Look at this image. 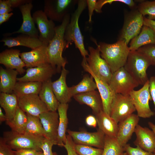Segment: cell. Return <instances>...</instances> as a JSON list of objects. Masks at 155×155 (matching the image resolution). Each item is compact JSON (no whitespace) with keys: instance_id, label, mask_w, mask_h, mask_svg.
Segmentation results:
<instances>
[{"instance_id":"1","label":"cell","mask_w":155,"mask_h":155,"mask_svg":"<svg viewBox=\"0 0 155 155\" xmlns=\"http://www.w3.org/2000/svg\"><path fill=\"white\" fill-rule=\"evenodd\" d=\"M70 21V16L67 14L61 24L56 26L55 35L47 46V53L49 63L56 67L58 73L61 72L62 68L67 63L66 59L63 57L62 53L66 44L64 38L65 30Z\"/></svg>"},{"instance_id":"2","label":"cell","mask_w":155,"mask_h":155,"mask_svg":"<svg viewBox=\"0 0 155 155\" xmlns=\"http://www.w3.org/2000/svg\"><path fill=\"white\" fill-rule=\"evenodd\" d=\"M96 44L101 57L106 62L113 73L124 66L130 50L124 42L118 40L113 44L100 42Z\"/></svg>"},{"instance_id":"3","label":"cell","mask_w":155,"mask_h":155,"mask_svg":"<svg viewBox=\"0 0 155 155\" xmlns=\"http://www.w3.org/2000/svg\"><path fill=\"white\" fill-rule=\"evenodd\" d=\"M87 5L86 0L78 1L77 7L72 14L70 22L67 26L64 36L66 48H68L69 45L74 43L83 58L85 59L88 56L89 53L85 48L83 37L79 26L78 20L81 14Z\"/></svg>"},{"instance_id":"4","label":"cell","mask_w":155,"mask_h":155,"mask_svg":"<svg viewBox=\"0 0 155 155\" xmlns=\"http://www.w3.org/2000/svg\"><path fill=\"white\" fill-rule=\"evenodd\" d=\"M5 143L13 150L24 148L42 151L41 146L45 138L25 133H20L12 131H5L2 137Z\"/></svg>"},{"instance_id":"5","label":"cell","mask_w":155,"mask_h":155,"mask_svg":"<svg viewBox=\"0 0 155 155\" xmlns=\"http://www.w3.org/2000/svg\"><path fill=\"white\" fill-rule=\"evenodd\" d=\"M150 65L143 55L137 51H130L124 67L139 85H143L149 80L147 70Z\"/></svg>"},{"instance_id":"6","label":"cell","mask_w":155,"mask_h":155,"mask_svg":"<svg viewBox=\"0 0 155 155\" xmlns=\"http://www.w3.org/2000/svg\"><path fill=\"white\" fill-rule=\"evenodd\" d=\"M88 49L89 53L86 60L89 67L99 78L109 84L113 73L106 62L101 57L98 46L96 49L89 46Z\"/></svg>"},{"instance_id":"7","label":"cell","mask_w":155,"mask_h":155,"mask_svg":"<svg viewBox=\"0 0 155 155\" xmlns=\"http://www.w3.org/2000/svg\"><path fill=\"white\" fill-rule=\"evenodd\" d=\"M108 84L115 94L125 95L139 85L124 67L113 73Z\"/></svg>"},{"instance_id":"8","label":"cell","mask_w":155,"mask_h":155,"mask_svg":"<svg viewBox=\"0 0 155 155\" xmlns=\"http://www.w3.org/2000/svg\"><path fill=\"white\" fill-rule=\"evenodd\" d=\"M129 95L139 117L149 118L154 115L149 104L152 100L149 90L148 80L138 90H133Z\"/></svg>"},{"instance_id":"9","label":"cell","mask_w":155,"mask_h":155,"mask_svg":"<svg viewBox=\"0 0 155 155\" xmlns=\"http://www.w3.org/2000/svg\"><path fill=\"white\" fill-rule=\"evenodd\" d=\"M144 18L138 10L129 13L125 19L118 40L123 41L128 45L140 32L144 25Z\"/></svg>"},{"instance_id":"10","label":"cell","mask_w":155,"mask_h":155,"mask_svg":"<svg viewBox=\"0 0 155 155\" xmlns=\"http://www.w3.org/2000/svg\"><path fill=\"white\" fill-rule=\"evenodd\" d=\"M135 111L129 95L115 94L111 105L110 115L117 123Z\"/></svg>"},{"instance_id":"11","label":"cell","mask_w":155,"mask_h":155,"mask_svg":"<svg viewBox=\"0 0 155 155\" xmlns=\"http://www.w3.org/2000/svg\"><path fill=\"white\" fill-rule=\"evenodd\" d=\"M32 17L38 28L39 39L44 44L48 46L55 34V24L49 20L44 11L41 10L35 11Z\"/></svg>"},{"instance_id":"12","label":"cell","mask_w":155,"mask_h":155,"mask_svg":"<svg viewBox=\"0 0 155 155\" xmlns=\"http://www.w3.org/2000/svg\"><path fill=\"white\" fill-rule=\"evenodd\" d=\"M76 2L72 0H45L44 11L50 20L62 22Z\"/></svg>"},{"instance_id":"13","label":"cell","mask_w":155,"mask_h":155,"mask_svg":"<svg viewBox=\"0 0 155 155\" xmlns=\"http://www.w3.org/2000/svg\"><path fill=\"white\" fill-rule=\"evenodd\" d=\"M67 132L75 144L94 146L102 149L104 148L105 135L99 129L93 132L84 131H74L69 129Z\"/></svg>"},{"instance_id":"14","label":"cell","mask_w":155,"mask_h":155,"mask_svg":"<svg viewBox=\"0 0 155 155\" xmlns=\"http://www.w3.org/2000/svg\"><path fill=\"white\" fill-rule=\"evenodd\" d=\"M82 65L84 70L93 77L101 97L103 111L110 115L111 105L115 94L108 83L101 80L94 74L89 67L86 59L83 58Z\"/></svg>"},{"instance_id":"15","label":"cell","mask_w":155,"mask_h":155,"mask_svg":"<svg viewBox=\"0 0 155 155\" xmlns=\"http://www.w3.org/2000/svg\"><path fill=\"white\" fill-rule=\"evenodd\" d=\"M58 73L56 67L49 63L42 66L27 68L26 74L18 78V82H35L43 83L51 79Z\"/></svg>"},{"instance_id":"16","label":"cell","mask_w":155,"mask_h":155,"mask_svg":"<svg viewBox=\"0 0 155 155\" xmlns=\"http://www.w3.org/2000/svg\"><path fill=\"white\" fill-rule=\"evenodd\" d=\"M19 107L26 113L39 117L49 111L38 94H32L17 97Z\"/></svg>"},{"instance_id":"17","label":"cell","mask_w":155,"mask_h":155,"mask_svg":"<svg viewBox=\"0 0 155 155\" xmlns=\"http://www.w3.org/2000/svg\"><path fill=\"white\" fill-rule=\"evenodd\" d=\"M33 7L32 2H31L22 5L19 7L22 17V24L17 31L11 33L6 34L7 36L15 34L21 33L38 38L39 32L38 29L35 27V23L31 14Z\"/></svg>"},{"instance_id":"18","label":"cell","mask_w":155,"mask_h":155,"mask_svg":"<svg viewBox=\"0 0 155 155\" xmlns=\"http://www.w3.org/2000/svg\"><path fill=\"white\" fill-rule=\"evenodd\" d=\"M47 46L43 44L30 51L20 53V57L25 64L26 68L34 67L50 63Z\"/></svg>"},{"instance_id":"19","label":"cell","mask_w":155,"mask_h":155,"mask_svg":"<svg viewBox=\"0 0 155 155\" xmlns=\"http://www.w3.org/2000/svg\"><path fill=\"white\" fill-rule=\"evenodd\" d=\"M139 121V117L137 115L133 113L119 123L116 139L122 147L124 148L127 144L134 132Z\"/></svg>"},{"instance_id":"20","label":"cell","mask_w":155,"mask_h":155,"mask_svg":"<svg viewBox=\"0 0 155 155\" xmlns=\"http://www.w3.org/2000/svg\"><path fill=\"white\" fill-rule=\"evenodd\" d=\"M39 117L43 128L44 137L57 145L59 123L58 113L48 111L41 114Z\"/></svg>"},{"instance_id":"21","label":"cell","mask_w":155,"mask_h":155,"mask_svg":"<svg viewBox=\"0 0 155 155\" xmlns=\"http://www.w3.org/2000/svg\"><path fill=\"white\" fill-rule=\"evenodd\" d=\"M20 51L18 49H6L0 53V63L7 69H14L19 74H24L26 70V65L20 56Z\"/></svg>"},{"instance_id":"22","label":"cell","mask_w":155,"mask_h":155,"mask_svg":"<svg viewBox=\"0 0 155 155\" xmlns=\"http://www.w3.org/2000/svg\"><path fill=\"white\" fill-rule=\"evenodd\" d=\"M134 133L136 137L134 142L135 145L146 151L154 153L155 152V134L153 131L138 124Z\"/></svg>"},{"instance_id":"23","label":"cell","mask_w":155,"mask_h":155,"mask_svg":"<svg viewBox=\"0 0 155 155\" xmlns=\"http://www.w3.org/2000/svg\"><path fill=\"white\" fill-rule=\"evenodd\" d=\"M68 71L65 67L62 68L61 74L57 80L51 82V86L55 95L59 103H68L71 100L69 87L67 85L66 78Z\"/></svg>"},{"instance_id":"24","label":"cell","mask_w":155,"mask_h":155,"mask_svg":"<svg viewBox=\"0 0 155 155\" xmlns=\"http://www.w3.org/2000/svg\"><path fill=\"white\" fill-rule=\"evenodd\" d=\"M75 100L81 104H85L90 107L95 115L103 110L101 96L99 92L94 90L75 95Z\"/></svg>"},{"instance_id":"25","label":"cell","mask_w":155,"mask_h":155,"mask_svg":"<svg viewBox=\"0 0 155 155\" xmlns=\"http://www.w3.org/2000/svg\"><path fill=\"white\" fill-rule=\"evenodd\" d=\"M0 41L4 42V46L9 48L23 46L29 48L32 50L44 44L38 38L23 34H21L16 37H5Z\"/></svg>"},{"instance_id":"26","label":"cell","mask_w":155,"mask_h":155,"mask_svg":"<svg viewBox=\"0 0 155 155\" xmlns=\"http://www.w3.org/2000/svg\"><path fill=\"white\" fill-rule=\"evenodd\" d=\"M95 116L98 129L105 135L116 138L118 130V123L103 110Z\"/></svg>"},{"instance_id":"27","label":"cell","mask_w":155,"mask_h":155,"mask_svg":"<svg viewBox=\"0 0 155 155\" xmlns=\"http://www.w3.org/2000/svg\"><path fill=\"white\" fill-rule=\"evenodd\" d=\"M150 44H155V33L150 28L144 25L139 34L131 40L129 47L130 51H136Z\"/></svg>"},{"instance_id":"28","label":"cell","mask_w":155,"mask_h":155,"mask_svg":"<svg viewBox=\"0 0 155 155\" xmlns=\"http://www.w3.org/2000/svg\"><path fill=\"white\" fill-rule=\"evenodd\" d=\"M19 74L15 70L0 67V92L11 94L17 82Z\"/></svg>"},{"instance_id":"29","label":"cell","mask_w":155,"mask_h":155,"mask_svg":"<svg viewBox=\"0 0 155 155\" xmlns=\"http://www.w3.org/2000/svg\"><path fill=\"white\" fill-rule=\"evenodd\" d=\"M51 82L50 79L42 83L38 95L41 100L46 104L49 111L56 112L59 103L51 88Z\"/></svg>"},{"instance_id":"30","label":"cell","mask_w":155,"mask_h":155,"mask_svg":"<svg viewBox=\"0 0 155 155\" xmlns=\"http://www.w3.org/2000/svg\"><path fill=\"white\" fill-rule=\"evenodd\" d=\"M68 108V103H59L57 110L59 115V123L57 138V145L63 146L67 139L66 134L68 124L67 112Z\"/></svg>"},{"instance_id":"31","label":"cell","mask_w":155,"mask_h":155,"mask_svg":"<svg viewBox=\"0 0 155 155\" xmlns=\"http://www.w3.org/2000/svg\"><path fill=\"white\" fill-rule=\"evenodd\" d=\"M0 105L5 112L7 119H12L18 108L17 96L14 93L7 94L1 92Z\"/></svg>"},{"instance_id":"32","label":"cell","mask_w":155,"mask_h":155,"mask_svg":"<svg viewBox=\"0 0 155 155\" xmlns=\"http://www.w3.org/2000/svg\"><path fill=\"white\" fill-rule=\"evenodd\" d=\"M42 83L35 82H18L13 93L17 97L32 94H38Z\"/></svg>"},{"instance_id":"33","label":"cell","mask_w":155,"mask_h":155,"mask_svg":"<svg viewBox=\"0 0 155 155\" xmlns=\"http://www.w3.org/2000/svg\"><path fill=\"white\" fill-rule=\"evenodd\" d=\"M93 77L88 74L84 75L82 80L77 85L69 87L71 97L76 94L95 90L97 86Z\"/></svg>"},{"instance_id":"34","label":"cell","mask_w":155,"mask_h":155,"mask_svg":"<svg viewBox=\"0 0 155 155\" xmlns=\"http://www.w3.org/2000/svg\"><path fill=\"white\" fill-rule=\"evenodd\" d=\"M27 120L26 113L18 107L13 118L10 120H7L5 122L11 131L22 133H24Z\"/></svg>"},{"instance_id":"35","label":"cell","mask_w":155,"mask_h":155,"mask_svg":"<svg viewBox=\"0 0 155 155\" xmlns=\"http://www.w3.org/2000/svg\"><path fill=\"white\" fill-rule=\"evenodd\" d=\"M26 114L27 120L24 133L44 137L43 128L39 117Z\"/></svg>"},{"instance_id":"36","label":"cell","mask_w":155,"mask_h":155,"mask_svg":"<svg viewBox=\"0 0 155 155\" xmlns=\"http://www.w3.org/2000/svg\"><path fill=\"white\" fill-rule=\"evenodd\" d=\"M124 151V148L119 144L116 138L105 136L102 155H121Z\"/></svg>"},{"instance_id":"37","label":"cell","mask_w":155,"mask_h":155,"mask_svg":"<svg viewBox=\"0 0 155 155\" xmlns=\"http://www.w3.org/2000/svg\"><path fill=\"white\" fill-rule=\"evenodd\" d=\"M137 10L144 16L147 15V18L155 20V0L142 2L139 4Z\"/></svg>"},{"instance_id":"38","label":"cell","mask_w":155,"mask_h":155,"mask_svg":"<svg viewBox=\"0 0 155 155\" xmlns=\"http://www.w3.org/2000/svg\"><path fill=\"white\" fill-rule=\"evenodd\" d=\"M74 149L79 155H102L103 149L74 143Z\"/></svg>"},{"instance_id":"39","label":"cell","mask_w":155,"mask_h":155,"mask_svg":"<svg viewBox=\"0 0 155 155\" xmlns=\"http://www.w3.org/2000/svg\"><path fill=\"white\" fill-rule=\"evenodd\" d=\"M137 51L147 59L150 65H155V44L144 46L139 48Z\"/></svg>"},{"instance_id":"40","label":"cell","mask_w":155,"mask_h":155,"mask_svg":"<svg viewBox=\"0 0 155 155\" xmlns=\"http://www.w3.org/2000/svg\"><path fill=\"white\" fill-rule=\"evenodd\" d=\"M114 2L123 3L131 8L134 7L135 5L134 1L132 0H100L97 1L95 11L97 13H101V9L104 5L107 3L111 4Z\"/></svg>"},{"instance_id":"41","label":"cell","mask_w":155,"mask_h":155,"mask_svg":"<svg viewBox=\"0 0 155 155\" xmlns=\"http://www.w3.org/2000/svg\"><path fill=\"white\" fill-rule=\"evenodd\" d=\"M124 150L128 155H154V153L146 151L138 146L134 148L127 144L124 147Z\"/></svg>"},{"instance_id":"42","label":"cell","mask_w":155,"mask_h":155,"mask_svg":"<svg viewBox=\"0 0 155 155\" xmlns=\"http://www.w3.org/2000/svg\"><path fill=\"white\" fill-rule=\"evenodd\" d=\"M54 145H55L54 142L44 138L41 147L44 155H57L52 151V147Z\"/></svg>"},{"instance_id":"43","label":"cell","mask_w":155,"mask_h":155,"mask_svg":"<svg viewBox=\"0 0 155 155\" xmlns=\"http://www.w3.org/2000/svg\"><path fill=\"white\" fill-rule=\"evenodd\" d=\"M66 136V140L63 147L67 151V155H79L74 149V143L71 137L69 134Z\"/></svg>"},{"instance_id":"44","label":"cell","mask_w":155,"mask_h":155,"mask_svg":"<svg viewBox=\"0 0 155 155\" xmlns=\"http://www.w3.org/2000/svg\"><path fill=\"white\" fill-rule=\"evenodd\" d=\"M0 155H15L14 150L5 143L2 137L0 139Z\"/></svg>"},{"instance_id":"45","label":"cell","mask_w":155,"mask_h":155,"mask_svg":"<svg viewBox=\"0 0 155 155\" xmlns=\"http://www.w3.org/2000/svg\"><path fill=\"white\" fill-rule=\"evenodd\" d=\"M41 151L29 148L22 149L14 150L15 155H37Z\"/></svg>"},{"instance_id":"46","label":"cell","mask_w":155,"mask_h":155,"mask_svg":"<svg viewBox=\"0 0 155 155\" xmlns=\"http://www.w3.org/2000/svg\"><path fill=\"white\" fill-rule=\"evenodd\" d=\"M149 84L150 93L154 106L155 116V76L150 77L149 79Z\"/></svg>"},{"instance_id":"47","label":"cell","mask_w":155,"mask_h":155,"mask_svg":"<svg viewBox=\"0 0 155 155\" xmlns=\"http://www.w3.org/2000/svg\"><path fill=\"white\" fill-rule=\"evenodd\" d=\"M13 10L8 0H0V14L10 13Z\"/></svg>"},{"instance_id":"48","label":"cell","mask_w":155,"mask_h":155,"mask_svg":"<svg viewBox=\"0 0 155 155\" xmlns=\"http://www.w3.org/2000/svg\"><path fill=\"white\" fill-rule=\"evenodd\" d=\"M97 1L96 0H86L88 11L89 22L90 23L92 22V16L94 11L95 9Z\"/></svg>"},{"instance_id":"49","label":"cell","mask_w":155,"mask_h":155,"mask_svg":"<svg viewBox=\"0 0 155 155\" xmlns=\"http://www.w3.org/2000/svg\"><path fill=\"white\" fill-rule=\"evenodd\" d=\"M12 8L18 7L27 3L32 2L31 0H8Z\"/></svg>"},{"instance_id":"50","label":"cell","mask_w":155,"mask_h":155,"mask_svg":"<svg viewBox=\"0 0 155 155\" xmlns=\"http://www.w3.org/2000/svg\"><path fill=\"white\" fill-rule=\"evenodd\" d=\"M85 122L88 126L94 128H95L97 124L96 117L92 115H88L86 117Z\"/></svg>"},{"instance_id":"51","label":"cell","mask_w":155,"mask_h":155,"mask_svg":"<svg viewBox=\"0 0 155 155\" xmlns=\"http://www.w3.org/2000/svg\"><path fill=\"white\" fill-rule=\"evenodd\" d=\"M144 25L150 28L155 33V20H150L144 16Z\"/></svg>"},{"instance_id":"52","label":"cell","mask_w":155,"mask_h":155,"mask_svg":"<svg viewBox=\"0 0 155 155\" xmlns=\"http://www.w3.org/2000/svg\"><path fill=\"white\" fill-rule=\"evenodd\" d=\"M13 15L12 12L0 14V25L7 21Z\"/></svg>"},{"instance_id":"53","label":"cell","mask_w":155,"mask_h":155,"mask_svg":"<svg viewBox=\"0 0 155 155\" xmlns=\"http://www.w3.org/2000/svg\"><path fill=\"white\" fill-rule=\"evenodd\" d=\"M7 118L5 114H4L2 110L1 107L0 108V123L1 124L3 121H6Z\"/></svg>"},{"instance_id":"54","label":"cell","mask_w":155,"mask_h":155,"mask_svg":"<svg viewBox=\"0 0 155 155\" xmlns=\"http://www.w3.org/2000/svg\"><path fill=\"white\" fill-rule=\"evenodd\" d=\"M148 125L150 127L153 131L155 134V124L152 122L149 121L148 122ZM154 153H155V152Z\"/></svg>"},{"instance_id":"55","label":"cell","mask_w":155,"mask_h":155,"mask_svg":"<svg viewBox=\"0 0 155 155\" xmlns=\"http://www.w3.org/2000/svg\"><path fill=\"white\" fill-rule=\"evenodd\" d=\"M37 155H44L42 151L40 152L39 153H38Z\"/></svg>"},{"instance_id":"56","label":"cell","mask_w":155,"mask_h":155,"mask_svg":"<svg viewBox=\"0 0 155 155\" xmlns=\"http://www.w3.org/2000/svg\"><path fill=\"white\" fill-rule=\"evenodd\" d=\"M121 155H128L127 154L126 152H123Z\"/></svg>"},{"instance_id":"57","label":"cell","mask_w":155,"mask_h":155,"mask_svg":"<svg viewBox=\"0 0 155 155\" xmlns=\"http://www.w3.org/2000/svg\"><path fill=\"white\" fill-rule=\"evenodd\" d=\"M154 155H155V153H154Z\"/></svg>"}]
</instances>
